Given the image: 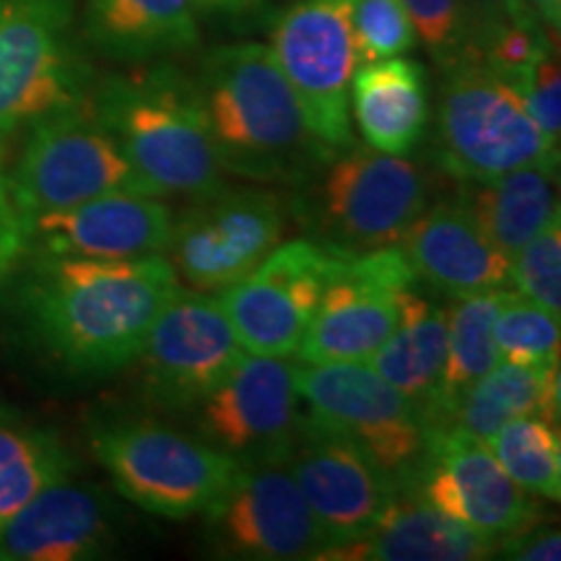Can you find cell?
Returning a JSON list of instances; mask_svg holds the SVG:
<instances>
[{
    "instance_id": "3957f363",
    "label": "cell",
    "mask_w": 561,
    "mask_h": 561,
    "mask_svg": "<svg viewBox=\"0 0 561 561\" xmlns=\"http://www.w3.org/2000/svg\"><path fill=\"white\" fill-rule=\"evenodd\" d=\"M91 102L146 195L195 201L227 185L195 79L170 60L107 76Z\"/></svg>"
},
{
    "instance_id": "30bf717a",
    "label": "cell",
    "mask_w": 561,
    "mask_h": 561,
    "mask_svg": "<svg viewBox=\"0 0 561 561\" xmlns=\"http://www.w3.org/2000/svg\"><path fill=\"white\" fill-rule=\"evenodd\" d=\"M286 216L276 193L224 185L174 216L170 263L193 289L224 291L280 244Z\"/></svg>"
},
{
    "instance_id": "ba28073f",
    "label": "cell",
    "mask_w": 561,
    "mask_h": 561,
    "mask_svg": "<svg viewBox=\"0 0 561 561\" xmlns=\"http://www.w3.org/2000/svg\"><path fill=\"white\" fill-rule=\"evenodd\" d=\"M79 0H0V140L91 91Z\"/></svg>"
},
{
    "instance_id": "d590c367",
    "label": "cell",
    "mask_w": 561,
    "mask_h": 561,
    "mask_svg": "<svg viewBox=\"0 0 561 561\" xmlns=\"http://www.w3.org/2000/svg\"><path fill=\"white\" fill-rule=\"evenodd\" d=\"M462 11L468 21V45L476 47L512 24H538L523 9V0H462Z\"/></svg>"
},
{
    "instance_id": "d4e9b609",
    "label": "cell",
    "mask_w": 561,
    "mask_h": 561,
    "mask_svg": "<svg viewBox=\"0 0 561 561\" xmlns=\"http://www.w3.org/2000/svg\"><path fill=\"white\" fill-rule=\"evenodd\" d=\"M447 359V307L432 305L413 286L403 294L401 312L392 333L367 364L392 388L409 396L424 411L426 426H434L439 409L442 369Z\"/></svg>"
},
{
    "instance_id": "5bb4252c",
    "label": "cell",
    "mask_w": 561,
    "mask_h": 561,
    "mask_svg": "<svg viewBox=\"0 0 561 561\" xmlns=\"http://www.w3.org/2000/svg\"><path fill=\"white\" fill-rule=\"evenodd\" d=\"M341 250L318 240L276 244L248 276L221 291V307L248 354H297Z\"/></svg>"
},
{
    "instance_id": "603a6c76",
    "label": "cell",
    "mask_w": 561,
    "mask_h": 561,
    "mask_svg": "<svg viewBox=\"0 0 561 561\" xmlns=\"http://www.w3.org/2000/svg\"><path fill=\"white\" fill-rule=\"evenodd\" d=\"M81 37L117 62H151L198 47L193 0H83Z\"/></svg>"
},
{
    "instance_id": "f546056e",
    "label": "cell",
    "mask_w": 561,
    "mask_h": 561,
    "mask_svg": "<svg viewBox=\"0 0 561 561\" xmlns=\"http://www.w3.org/2000/svg\"><path fill=\"white\" fill-rule=\"evenodd\" d=\"M502 471L533 496L559 502L561 496V439L559 424L541 416H520L504 424L486 442Z\"/></svg>"
},
{
    "instance_id": "4fadbf2b",
    "label": "cell",
    "mask_w": 561,
    "mask_h": 561,
    "mask_svg": "<svg viewBox=\"0 0 561 561\" xmlns=\"http://www.w3.org/2000/svg\"><path fill=\"white\" fill-rule=\"evenodd\" d=\"M244 356L221 301L180 289L161 307L140 348V375L151 403L167 411L201 405Z\"/></svg>"
},
{
    "instance_id": "44dd1931",
    "label": "cell",
    "mask_w": 561,
    "mask_h": 561,
    "mask_svg": "<svg viewBox=\"0 0 561 561\" xmlns=\"http://www.w3.org/2000/svg\"><path fill=\"white\" fill-rule=\"evenodd\" d=\"M115 525L107 496L70 479L53 483L0 525V561H81L104 553Z\"/></svg>"
},
{
    "instance_id": "8fae6325",
    "label": "cell",
    "mask_w": 561,
    "mask_h": 561,
    "mask_svg": "<svg viewBox=\"0 0 561 561\" xmlns=\"http://www.w3.org/2000/svg\"><path fill=\"white\" fill-rule=\"evenodd\" d=\"M416 284L398 244L343 252L297 348L299 364L367 362L392 333L403 294Z\"/></svg>"
},
{
    "instance_id": "f35d334b",
    "label": "cell",
    "mask_w": 561,
    "mask_h": 561,
    "mask_svg": "<svg viewBox=\"0 0 561 561\" xmlns=\"http://www.w3.org/2000/svg\"><path fill=\"white\" fill-rule=\"evenodd\" d=\"M195 9L203 13H219V16H244V13L261 9L265 0H193Z\"/></svg>"
},
{
    "instance_id": "7c38bea8",
    "label": "cell",
    "mask_w": 561,
    "mask_h": 561,
    "mask_svg": "<svg viewBox=\"0 0 561 561\" xmlns=\"http://www.w3.org/2000/svg\"><path fill=\"white\" fill-rule=\"evenodd\" d=\"M354 0H297L271 30V53L299 96L307 123L333 151L351 138L348 87L356 70Z\"/></svg>"
},
{
    "instance_id": "484cf974",
    "label": "cell",
    "mask_w": 561,
    "mask_h": 561,
    "mask_svg": "<svg viewBox=\"0 0 561 561\" xmlns=\"http://www.w3.org/2000/svg\"><path fill=\"white\" fill-rule=\"evenodd\" d=\"M557 164L541 161L486 182H460L458 201L507 257L559 216Z\"/></svg>"
},
{
    "instance_id": "8d00e7d4",
    "label": "cell",
    "mask_w": 561,
    "mask_h": 561,
    "mask_svg": "<svg viewBox=\"0 0 561 561\" xmlns=\"http://www.w3.org/2000/svg\"><path fill=\"white\" fill-rule=\"evenodd\" d=\"M496 557L520 559V561H559L561 559V533L541 520L528 525V528L512 533L496 543Z\"/></svg>"
},
{
    "instance_id": "4316f807",
    "label": "cell",
    "mask_w": 561,
    "mask_h": 561,
    "mask_svg": "<svg viewBox=\"0 0 561 561\" xmlns=\"http://www.w3.org/2000/svg\"><path fill=\"white\" fill-rule=\"evenodd\" d=\"M541 416L559 424V362L546 367L500 362L453 403L445 430L486 442L510 421Z\"/></svg>"
},
{
    "instance_id": "e0dca14e",
    "label": "cell",
    "mask_w": 561,
    "mask_h": 561,
    "mask_svg": "<svg viewBox=\"0 0 561 561\" xmlns=\"http://www.w3.org/2000/svg\"><path fill=\"white\" fill-rule=\"evenodd\" d=\"M203 517L216 549L234 559H320L328 549L286 462L240 466Z\"/></svg>"
},
{
    "instance_id": "cb8c5ba5",
    "label": "cell",
    "mask_w": 561,
    "mask_h": 561,
    "mask_svg": "<svg viewBox=\"0 0 561 561\" xmlns=\"http://www.w3.org/2000/svg\"><path fill=\"white\" fill-rule=\"evenodd\" d=\"M348 110L369 149L409 157L430 123V81L419 60L362 62L351 76Z\"/></svg>"
},
{
    "instance_id": "ab89813d",
    "label": "cell",
    "mask_w": 561,
    "mask_h": 561,
    "mask_svg": "<svg viewBox=\"0 0 561 561\" xmlns=\"http://www.w3.org/2000/svg\"><path fill=\"white\" fill-rule=\"evenodd\" d=\"M523 9L530 13L546 32H559L561 24V0H523Z\"/></svg>"
},
{
    "instance_id": "74e56055",
    "label": "cell",
    "mask_w": 561,
    "mask_h": 561,
    "mask_svg": "<svg viewBox=\"0 0 561 561\" xmlns=\"http://www.w3.org/2000/svg\"><path fill=\"white\" fill-rule=\"evenodd\" d=\"M26 255V231L24 221L13 210L9 195L0 198V291L13 278V271Z\"/></svg>"
},
{
    "instance_id": "9c48e42d",
    "label": "cell",
    "mask_w": 561,
    "mask_h": 561,
    "mask_svg": "<svg viewBox=\"0 0 561 561\" xmlns=\"http://www.w3.org/2000/svg\"><path fill=\"white\" fill-rule=\"evenodd\" d=\"M305 416L359 445L390 476H403L424 455L430 426L424 411L364 362L297 367Z\"/></svg>"
},
{
    "instance_id": "1f68e13d",
    "label": "cell",
    "mask_w": 561,
    "mask_h": 561,
    "mask_svg": "<svg viewBox=\"0 0 561 561\" xmlns=\"http://www.w3.org/2000/svg\"><path fill=\"white\" fill-rule=\"evenodd\" d=\"M351 32L356 66L411 53L419 39L401 0H354Z\"/></svg>"
},
{
    "instance_id": "836d02e7",
    "label": "cell",
    "mask_w": 561,
    "mask_h": 561,
    "mask_svg": "<svg viewBox=\"0 0 561 561\" xmlns=\"http://www.w3.org/2000/svg\"><path fill=\"white\" fill-rule=\"evenodd\" d=\"M502 73V70H500ZM515 87L517 94L533 117V123L538 125V130L543 133V138L551 146L559 149V136H561V76H559V55L557 45H543L533 60L525 66L504 73Z\"/></svg>"
},
{
    "instance_id": "277c9868",
    "label": "cell",
    "mask_w": 561,
    "mask_h": 561,
    "mask_svg": "<svg viewBox=\"0 0 561 561\" xmlns=\"http://www.w3.org/2000/svg\"><path fill=\"white\" fill-rule=\"evenodd\" d=\"M434 161L458 182H486L541 161H559L510 79L473 45L439 66Z\"/></svg>"
},
{
    "instance_id": "f1b7e54d",
    "label": "cell",
    "mask_w": 561,
    "mask_h": 561,
    "mask_svg": "<svg viewBox=\"0 0 561 561\" xmlns=\"http://www.w3.org/2000/svg\"><path fill=\"white\" fill-rule=\"evenodd\" d=\"M70 476L73 455L58 434L0 409V525Z\"/></svg>"
},
{
    "instance_id": "83f0119b",
    "label": "cell",
    "mask_w": 561,
    "mask_h": 561,
    "mask_svg": "<svg viewBox=\"0 0 561 561\" xmlns=\"http://www.w3.org/2000/svg\"><path fill=\"white\" fill-rule=\"evenodd\" d=\"M507 294L504 289L462 294L453 297V305L447 307V359L442 369L439 409L432 432L445 430L460 392L502 362L496 346V318Z\"/></svg>"
},
{
    "instance_id": "9a60e30c",
    "label": "cell",
    "mask_w": 561,
    "mask_h": 561,
    "mask_svg": "<svg viewBox=\"0 0 561 561\" xmlns=\"http://www.w3.org/2000/svg\"><path fill=\"white\" fill-rule=\"evenodd\" d=\"M396 483L496 543L541 520L533 494L502 471L489 447L455 430L432 432L416 466Z\"/></svg>"
},
{
    "instance_id": "5b68a950",
    "label": "cell",
    "mask_w": 561,
    "mask_h": 561,
    "mask_svg": "<svg viewBox=\"0 0 561 561\" xmlns=\"http://www.w3.org/2000/svg\"><path fill=\"white\" fill-rule=\"evenodd\" d=\"M294 216L322 244L367 252L398 244L430 206V178L403 157L351 144L305 182Z\"/></svg>"
},
{
    "instance_id": "2e32d148",
    "label": "cell",
    "mask_w": 561,
    "mask_h": 561,
    "mask_svg": "<svg viewBox=\"0 0 561 561\" xmlns=\"http://www.w3.org/2000/svg\"><path fill=\"white\" fill-rule=\"evenodd\" d=\"M297 367L280 356L248 354L198 409V432L240 466L286 462L299 432Z\"/></svg>"
},
{
    "instance_id": "60d3db41",
    "label": "cell",
    "mask_w": 561,
    "mask_h": 561,
    "mask_svg": "<svg viewBox=\"0 0 561 561\" xmlns=\"http://www.w3.org/2000/svg\"><path fill=\"white\" fill-rule=\"evenodd\" d=\"M3 195H9V191H5V144L0 140V198Z\"/></svg>"
},
{
    "instance_id": "e575fe53",
    "label": "cell",
    "mask_w": 561,
    "mask_h": 561,
    "mask_svg": "<svg viewBox=\"0 0 561 561\" xmlns=\"http://www.w3.org/2000/svg\"><path fill=\"white\" fill-rule=\"evenodd\" d=\"M401 3L409 11L416 37L424 42L439 66L468 45L462 0H401Z\"/></svg>"
},
{
    "instance_id": "ffe728a7",
    "label": "cell",
    "mask_w": 561,
    "mask_h": 561,
    "mask_svg": "<svg viewBox=\"0 0 561 561\" xmlns=\"http://www.w3.org/2000/svg\"><path fill=\"white\" fill-rule=\"evenodd\" d=\"M398 248L416 280L450 297L502 289L512 278V257L489 240L458 198L426 206Z\"/></svg>"
},
{
    "instance_id": "7402d4cb",
    "label": "cell",
    "mask_w": 561,
    "mask_h": 561,
    "mask_svg": "<svg viewBox=\"0 0 561 561\" xmlns=\"http://www.w3.org/2000/svg\"><path fill=\"white\" fill-rule=\"evenodd\" d=\"M496 557V541L442 515L398 486L382 517L359 541L335 546L325 561H479Z\"/></svg>"
},
{
    "instance_id": "7a4b0ae2",
    "label": "cell",
    "mask_w": 561,
    "mask_h": 561,
    "mask_svg": "<svg viewBox=\"0 0 561 561\" xmlns=\"http://www.w3.org/2000/svg\"><path fill=\"white\" fill-rule=\"evenodd\" d=\"M195 87L227 174L301 185L339 153L312 133L268 45L214 47L201 62Z\"/></svg>"
},
{
    "instance_id": "ac0fdd59",
    "label": "cell",
    "mask_w": 561,
    "mask_h": 561,
    "mask_svg": "<svg viewBox=\"0 0 561 561\" xmlns=\"http://www.w3.org/2000/svg\"><path fill=\"white\" fill-rule=\"evenodd\" d=\"M286 468L325 536V551L367 536L398 489L396 476L377 466L359 445L305 416H299Z\"/></svg>"
},
{
    "instance_id": "8992f818",
    "label": "cell",
    "mask_w": 561,
    "mask_h": 561,
    "mask_svg": "<svg viewBox=\"0 0 561 561\" xmlns=\"http://www.w3.org/2000/svg\"><path fill=\"white\" fill-rule=\"evenodd\" d=\"M89 447L125 500L167 520L206 515L240 462L149 419H110L91 426Z\"/></svg>"
},
{
    "instance_id": "d6986e66",
    "label": "cell",
    "mask_w": 561,
    "mask_h": 561,
    "mask_svg": "<svg viewBox=\"0 0 561 561\" xmlns=\"http://www.w3.org/2000/svg\"><path fill=\"white\" fill-rule=\"evenodd\" d=\"M174 214L146 193H107L24 221L26 255L130 261L167 255Z\"/></svg>"
},
{
    "instance_id": "4dcf8cb0",
    "label": "cell",
    "mask_w": 561,
    "mask_h": 561,
    "mask_svg": "<svg viewBox=\"0 0 561 561\" xmlns=\"http://www.w3.org/2000/svg\"><path fill=\"white\" fill-rule=\"evenodd\" d=\"M496 346L504 362L546 367L559 362V314L536 301L507 294L496 318Z\"/></svg>"
},
{
    "instance_id": "52a82bcc",
    "label": "cell",
    "mask_w": 561,
    "mask_h": 561,
    "mask_svg": "<svg viewBox=\"0 0 561 561\" xmlns=\"http://www.w3.org/2000/svg\"><path fill=\"white\" fill-rule=\"evenodd\" d=\"M24 130L16 161L5 170V191L21 221L107 193H144L91 91L45 112Z\"/></svg>"
},
{
    "instance_id": "6da1fadb",
    "label": "cell",
    "mask_w": 561,
    "mask_h": 561,
    "mask_svg": "<svg viewBox=\"0 0 561 561\" xmlns=\"http://www.w3.org/2000/svg\"><path fill=\"white\" fill-rule=\"evenodd\" d=\"M13 276V312L24 341L62 375L87 380L136 364L151 322L180 289L167 255H24Z\"/></svg>"
},
{
    "instance_id": "d6a6232c",
    "label": "cell",
    "mask_w": 561,
    "mask_h": 561,
    "mask_svg": "<svg viewBox=\"0 0 561 561\" xmlns=\"http://www.w3.org/2000/svg\"><path fill=\"white\" fill-rule=\"evenodd\" d=\"M520 297L559 314L561 310V224L559 216L512 255V278Z\"/></svg>"
}]
</instances>
